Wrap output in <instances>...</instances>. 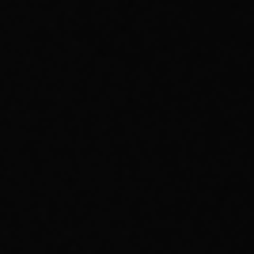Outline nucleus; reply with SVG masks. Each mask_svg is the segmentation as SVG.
Instances as JSON below:
<instances>
[]
</instances>
